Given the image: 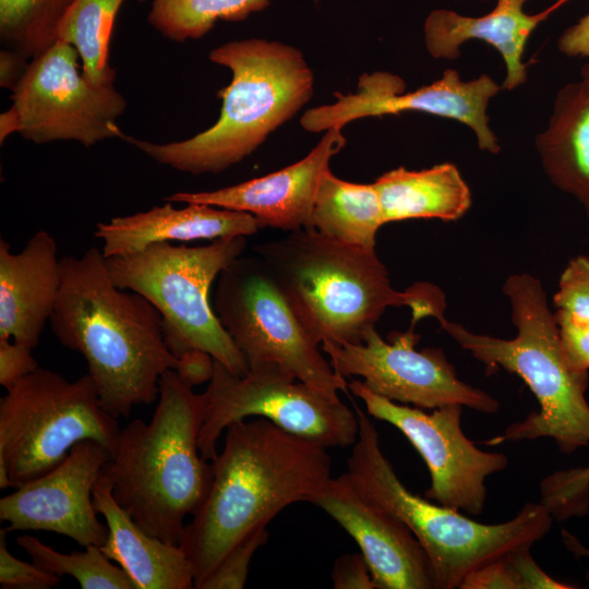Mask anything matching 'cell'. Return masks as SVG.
Wrapping results in <instances>:
<instances>
[{
    "instance_id": "22",
    "label": "cell",
    "mask_w": 589,
    "mask_h": 589,
    "mask_svg": "<svg viewBox=\"0 0 589 589\" xmlns=\"http://www.w3.org/2000/svg\"><path fill=\"white\" fill-rule=\"evenodd\" d=\"M94 505L108 527L101 551L125 572L134 589L194 588L192 565L179 544L145 532L116 502L101 474L93 491Z\"/></svg>"
},
{
    "instance_id": "9",
    "label": "cell",
    "mask_w": 589,
    "mask_h": 589,
    "mask_svg": "<svg viewBox=\"0 0 589 589\" xmlns=\"http://www.w3.org/2000/svg\"><path fill=\"white\" fill-rule=\"evenodd\" d=\"M120 431L88 373L69 381L39 366L0 399V461L14 488L52 470L81 441L100 443L112 457Z\"/></svg>"
},
{
    "instance_id": "25",
    "label": "cell",
    "mask_w": 589,
    "mask_h": 589,
    "mask_svg": "<svg viewBox=\"0 0 589 589\" xmlns=\"http://www.w3.org/2000/svg\"><path fill=\"white\" fill-rule=\"evenodd\" d=\"M313 228L341 242L375 248L384 225L380 197L373 183H353L326 170L320 181L313 213Z\"/></svg>"
},
{
    "instance_id": "42",
    "label": "cell",
    "mask_w": 589,
    "mask_h": 589,
    "mask_svg": "<svg viewBox=\"0 0 589 589\" xmlns=\"http://www.w3.org/2000/svg\"><path fill=\"white\" fill-rule=\"evenodd\" d=\"M562 537L564 544L570 551L576 555L577 557L587 556L589 557V548L584 546L573 534H570L568 531L563 530Z\"/></svg>"
},
{
    "instance_id": "41",
    "label": "cell",
    "mask_w": 589,
    "mask_h": 589,
    "mask_svg": "<svg viewBox=\"0 0 589 589\" xmlns=\"http://www.w3.org/2000/svg\"><path fill=\"white\" fill-rule=\"evenodd\" d=\"M26 58L15 50L3 48L0 52V85L11 91L27 70Z\"/></svg>"
},
{
    "instance_id": "27",
    "label": "cell",
    "mask_w": 589,
    "mask_h": 589,
    "mask_svg": "<svg viewBox=\"0 0 589 589\" xmlns=\"http://www.w3.org/2000/svg\"><path fill=\"white\" fill-rule=\"evenodd\" d=\"M269 4L271 0H153L147 21L166 38L183 43L203 37L218 21L241 22Z\"/></svg>"
},
{
    "instance_id": "2",
    "label": "cell",
    "mask_w": 589,
    "mask_h": 589,
    "mask_svg": "<svg viewBox=\"0 0 589 589\" xmlns=\"http://www.w3.org/2000/svg\"><path fill=\"white\" fill-rule=\"evenodd\" d=\"M61 274L51 329L86 360L103 408L119 419L134 406L156 401L160 376L178 360L160 312L142 294L115 285L96 247L62 257Z\"/></svg>"
},
{
    "instance_id": "36",
    "label": "cell",
    "mask_w": 589,
    "mask_h": 589,
    "mask_svg": "<svg viewBox=\"0 0 589 589\" xmlns=\"http://www.w3.org/2000/svg\"><path fill=\"white\" fill-rule=\"evenodd\" d=\"M460 589H519V584L506 555L469 573Z\"/></svg>"
},
{
    "instance_id": "34",
    "label": "cell",
    "mask_w": 589,
    "mask_h": 589,
    "mask_svg": "<svg viewBox=\"0 0 589 589\" xmlns=\"http://www.w3.org/2000/svg\"><path fill=\"white\" fill-rule=\"evenodd\" d=\"M32 350L26 344L0 339V384L5 389L39 368Z\"/></svg>"
},
{
    "instance_id": "17",
    "label": "cell",
    "mask_w": 589,
    "mask_h": 589,
    "mask_svg": "<svg viewBox=\"0 0 589 589\" xmlns=\"http://www.w3.org/2000/svg\"><path fill=\"white\" fill-rule=\"evenodd\" d=\"M310 503L353 538L376 589H435L430 560L413 533L365 497L346 473L328 479Z\"/></svg>"
},
{
    "instance_id": "21",
    "label": "cell",
    "mask_w": 589,
    "mask_h": 589,
    "mask_svg": "<svg viewBox=\"0 0 589 589\" xmlns=\"http://www.w3.org/2000/svg\"><path fill=\"white\" fill-rule=\"evenodd\" d=\"M96 227L94 236L103 240L105 257L139 252L153 243L247 237L261 229L256 218L245 212L197 203L175 208L171 202Z\"/></svg>"
},
{
    "instance_id": "20",
    "label": "cell",
    "mask_w": 589,
    "mask_h": 589,
    "mask_svg": "<svg viewBox=\"0 0 589 589\" xmlns=\"http://www.w3.org/2000/svg\"><path fill=\"white\" fill-rule=\"evenodd\" d=\"M62 283L58 244L37 231L19 253L0 240V339L37 347Z\"/></svg>"
},
{
    "instance_id": "8",
    "label": "cell",
    "mask_w": 589,
    "mask_h": 589,
    "mask_svg": "<svg viewBox=\"0 0 589 589\" xmlns=\"http://www.w3.org/2000/svg\"><path fill=\"white\" fill-rule=\"evenodd\" d=\"M245 244L242 236L202 247L160 242L106 257V263L118 288L142 294L160 312L166 342L177 358L189 349H201L241 376L248 372V363L218 321L209 290Z\"/></svg>"
},
{
    "instance_id": "29",
    "label": "cell",
    "mask_w": 589,
    "mask_h": 589,
    "mask_svg": "<svg viewBox=\"0 0 589 589\" xmlns=\"http://www.w3.org/2000/svg\"><path fill=\"white\" fill-rule=\"evenodd\" d=\"M16 542L38 567L60 578L71 576L82 589H134L125 572L113 565L98 545L64 554L32 534H22Z\"/></svg>"
},
{
    "instance_id": "5",
    "label": "cell",
    "mask_w": 589,
    "mask_h": 589,
    "mask_svg": "<svg viewBox=\"0 0 589 589\" xmlns=\"http://www.w3.org/2000/svg\"><path fill=\"white\" fill-rule=\"evenodd\" d=\"M209 59L231 72L218 92V120L183 141L153 143L117 130V137L159 164L192 175L218 173L242 161L310 100L314 75L296 47L261 38L228 41Z\"/></svg>"
},
{
    "instance_id": "44",
    "label": "cell",
    "mask_w": 589,
    "mask_h": 589,
    "mask_svg": "<svg viewBox=\"0 0 589 589\" xmlns=\"http://www.w3.org/2000/svg\"><path fill=\"white\" fill-rule=\"evenodd\" d=\"M139 1H144V0H139Z\"/></svg>"
},
{
    "instance_id": "3",
    "label": "cell",
    "mask_w": 589,
    "mask_h": 589,
    "mask_svg": "<svg viewBox=\"0 0 589 589\" xmlns=\"http://www.w3.org/2000/svg\"><path fill=\"white\" fill-rule=\"evenodd\" d=\"M299 320L317 342L361 344L389 306H409L412 322L444 314L445 296L431 284L396 290L375 248L338 241L315 229L253 247Z\"/></svg>"
},
{
    "instance_id": "32",
    "label": "cell",
    "mask_w": 589,
    "mask_h": 589,
    "mask_svg": "<svg viewBox=\"0 0 589 589\" xmlns=\"http://www.w3.org/2000/svg\"><path fill=\"white\" fill-rule=\"evenodd\" d=\"M267 526L253 530L236 544L196 589H242L255 551L266 543Z\"/></svg>"
},
{
    "instance_id": "1",
    "label": "cell",
    "mask_w": 589,
    "mask_h": 589,
    "mask_svg": "<svg viewBox=\"0 0 589 589\" xmlns=\"http://www.w3.org/2000/svg\"><path fill=\"white\" fill-rule=\"evenodd\" d=\"M323 444L290 433L265 418L231 423L223 450L212 461L208 492L179 545L196 588L224 556L284 508L310 502L330 476Z\"/></svg>"
},
{
    "instance_id": "38",
    "label": "cell",
    "mask_w": 589,
    "mask_h": 589,
    "mask_svg": "<svg viewBox=\"0 0 589 589\" xmlns=\"http://www.w3.org/2000/svg\"><path fill=\"white\" fill-rule=\"evenodd\" d=\"M177 359L175 371L192 388L212 378L214 358L208 352L201 349H189Z\"/></svg>"
},
{
    "instance_id": "35",
    "label": "cell",
    "mask_w": 589,
    "mask_h": 589,
    "mask_svg": "<svg viewBox=\"0 0 589 589\" xmlns=\"http://www.w3.org/2000/svg\"><path fill=\"white\" fill-rule=\"evenodd\" d=\"M519 589H569L574 586L560 582L549 576L533 560L530 548L513 551L506 555Z\"/></svg>"
},
{
    "instance_id": "7",
    "label": "cell",
    "mask_w": 589,
    "mask_h": 589,
    "mask_svg": "<svg viewBox=\"0 0 589 589\" xmlns=\"http://www.w3.org/2000/svg\"><path fill=\"white\" fill-rule=\"evenodd\" d=\"M354 410L359 433L345 473L365 497L413 533L430 560L435 589L459 588L472 570L513 551L531 548L549 532L553 517L542 503H527L510 520L483 524L413 494L385 457L366 411L358 406Z\"/></svg>"
},
{
    "instance_id": "30",
    "label": "cell",
    "mask_w": 589,
    "mask_h": 589,
    "mask_svg": "<svg viewBox=\"0 0 589 589\" xmlns=\"http://www.w3.org/2000/svg\"><path fill=\"white\" fill-rule=\"evenodd\" d=\"M541 502L552 517L584 515L589 507V466L557 471L540 484Z\"/></svg>"
},
{
    "instance_id": "28",
    "label": "cell",
    "mask_w": 589,
    "mask_h": 589,
    "mask_svg": "<svg viewBox=\"0 0 589 589\" xmlns=\"http://www.w3.org/2000/svg\"><path fill=\"white\" fill-rule=\"evenodd\" d=\"M73 0H0V39L5 48L34 59L57 40Z\"/></svg>"
},
{
    "instance_id": "24",
    "label": "cell",
    "mask_w": 589,
    "mask_h": 589,
    "mask_svg": "<svg viewBox=\"0 0 589 589\" xmlns=\"http://www.w3.org/2000/svg\"><path fill=\"white\" fill-rule=\"evenodd\" d=\"M384 225L413 218L456 220L471 206V192L457 167L443 163L422 170L398 167L373 182Z\"/></svg>"
},
{
    "instance_id": "40",
    "label": "cell",
    "mask_w": 589,
    "mask_h": 589,
    "mask_svg": "<svg viewBox=\"0 0 589 589\" xmlns=\"http://www.w3.org/2000/svg\"><path fill=\"white\" fill-rule=\"evenodd\" d=\"M557 47L567 57H589V13L562 33Z\"/></svg>"
},
{
    "instance_id": "16",
    "label": "cell",
    "mask_w": 589,
    "mask_h": 589,
    "mask_svg": "<svg viewBox=\"0 0 589 589\" xmlns=\"http://www.w3.org/2000/svg\"><path fill=\"white\" fill-rule=\"evenodd\" d=\"M110 459V452L100 443L79 442L52 470L1 497L0 519L8 524L7 531H49L81 546H101L108 527L97 517L93 491Z\"/></svg>"
},
{
    "instance_id": "19",
    "label": "cell",
    "mask_w": 589,
    "mask_h": 589,
    "mask_svg": "<svg viewBox=\"0 0 589 589\" xmlns=\"http://www.w3.org/2000/svg\"><path fill=\"white\" fill-rule=\"evenodd\" d=\"M564 1L496 0L495 8L479 17L434 10L424 22L426 50L436 59H456L464 43L483 40L502 56L506 67L502 88L512 91L527 80L521 59L530 35Z\"/></svg>"
},
{
    "instance_id": "33",
    "label": "cell",
    "mask_w": 589,
    "mask_h": 589,
    "mask_svg": "<svg viewBox=\"0 0 589 589\" xmlns=\"http://www.w3.org/2000/svg\"><path fill=\"white\" fill-rule=\"evenodd\" d=\"M7 529L0 530V586L4 589H50L60 584V577L34 563L12 555L7 546Z\"/></svg>"
},
{
    "instance_id": "14",
    "label": "cell",
    "mask_w": 589,
    "mask_h": 589,
    "mask_svg": "<svg viewBox=\"0 0 589 589\" xmlns=\"http://www.w3.org/2000/svg\"><path fill=\"white\" fill-rule=\"evenodd\" d=\"M370 417L398 429L421 455L431 476L425 497L470 516L483 512L485 480L504 470L508 458L503 453L485 452L462 431V406L448 405L431 412L392 401L370 390L362 381L348 383Z\"/></svg>"
},
{
    "instance_id": "12",
    "label": "cell",
    "mask_w": 589,
    "mask_h": 589,
    "mask_svg": "<svg viewBox=\"0 0 589 589\" xmlns=\"http://www.w3.org/2000/svg\"><path fill=\"white\" fill-rule=\"evenodd\" d=\"M79 58L57 39L32 59L0 116L1 143L13 132L36 144L76 141L86 147L117 137L127 100L112 84H91L79 72Z\"/></svg>"
},
{
    "instance_id": "23",
    "label": "cell",
    "mask_w": 589,
    "mask_h": 589,
    "mask_svg": "<svg viewBox=\"0 0 589 589\" xmlns=\"http://www.w3.org/2000/svg\"><path fill=\"white\" fill-rule=\"evenodd\" d=\"M536 147L549 179L578 200L589 217V85L585 81L558 91Z\"/></svg>"
},
{
    "instance_id": "6",
    "label": "cell",
    "mask_w": 589,
    "mask_h": 589,
    "mask_svg": "<svg viewBox=\"0 0 589 589\" xmlns=\"http://www.w3.org/2000/svg\"><path fill=\"white\" fill-rule=\"evenodd\" d=\"M503 291L517 328L512 339L469 332L444 314L436 318L462 349L488 369H503L518 375L538 400V411L510 424L486 443L498 445L550 437L564 454L588 446V371L570 361L541 281L530 274H514L505 280Z\"/></svg>"
},
{
    "instance_id": "10",
    "label": "cell",
    "mask_w": 589,
    "mask_h": 589,
    "mask_svg": "<svg viewBox=\"0 0 589 589\" xmlns=\"http://www.w3.org/2000/svg\"><path fill=\"white\" fill-rule=\"evenodd\" d=\"M212 306L248 368L278 364L334 400L348 392L257 255H240L219 274Z\"/></svg>"
},
{
    "instance_id": "13",
    "label": "cell",
    "mask_w": 589,
    "mask_h": 589,
    "mask_svg": "<svg viewBox=\"0 0 589 589\" xmlns=\"http://www.w3.org/2000/svg\"><path fill=\"white\" fill-rule=\"evenodd\" d=\"M411 322L406 332L390 334V342L371 328L361 344L324 341L335 372L356 375L373 393L402 405L433 410L460 405L484 413H495L498 401L490 394L461 381L440 348H416L420 335Z\"/></svg>"
},
{
    "instance_id": "37",
    "label": "cell",
    "mask_w": 589,
    "mask_h": 589,
    "mask_svg": "<svg viewBox=\"0 0 589 589\" xmlns=\"http://www.w3.org/2000/svg\"><path fill=\"white\" fill-rule=\"evenodd\" d=\"M332 580L335 589H376L361 553L339 556L333 566Z\"/></svg>"
},
{
    "instance_id": "39",
    "label": "cell",
    "mask_w": 589,
    "mask_h": 589,
    "mask_svg": "<svg viewBox=\"0 0 589 589\" xmlns=\"http://www.w3.org/2000/svg\"><path fill=\"white\" fill-rule=\"evenodd\" d=\"M565 350L580 370H589V327L557 322Z\"/></svg>"
},
{
    "instance_id": "18",
    "label": "cell",
    "mask_w": 589,
    "mask_h": 589,
    "mask_svg": "<svg viewBox=\"0 0 589 589\" xmlns=\"http://www.w3.org/2000/svg\"><path fill=\"white\" fill-rule=\"evenodd\" d=\"M345 144L341 129L332 128L304 158L280 170L214 191L177 192L165 200L245 212L260 228L314 229L312 213L321 178Z\"/></svg>"
},
{
    "instance_id": "11",
    "label": "cell",
    "mask_w": 589,
    "mask_h": 589,
    "mask_svg": "<svg viewBox=\"0 0 589 589\" xmlns=\"http://www.w3.org/2000/svg\"><path fill=\"white\" fill-rule=\"evenodd\" d=\"M203 395L199 448L209 462L217 456L216 444L223 431L251 417L265 418L326 447H347L358 438L356 410L316 392L278 364L249 368L240 376L214 359V372Z\"/></svg>"
},
{
    "instance_id": "31",
    "label": "cell",
    "mask_w": 589,
    "mask_h": 589,
    "mask_svg": "<svg viewBox=\"0 0 589 589\" xmlns=\"http://www.w3.org/2000/svg\"><path fill=\"white\" fill-rule=\"evenodd\" d=\"M553 305L556 322L589 327V257L579 255L567 263Z\"/></svg>"
},
{
    "instance_id": "4",
    "label": "cell",
    "mask_w": 589,
    "mask_h": 589,
    "mask_svg": "<svg viewBox=\"0 0 589 589\" xmlns=\"http://www.w3.org/2000/svg\"><path fill=\"white\" fill-rule=\"evenodd\" d=\"M204 407L203 393H194L175 370L166 371L151 420L135 419L121 429L100 473L137 526L175 544L212 482V462L199 448Z\"/></svg>"
},
{
    "instance_id": "26",
    "label": "cell",
    "mask_w": 589,
    "mask_h": 589,
    "mask_svg": "<svg viewBox=\"0 0 589 589\" xmlns=\"http://www.w3.org/2000/svg\"><path fill=\"white\" fill-rule=\"evenodd\" d=\"M123 1L73 0L59 24L57 39L77 50L82 74L91 84H112L116 77L109 62V45Z\"/></svg>"
},
{
    "instance_id": "15",
    "label": "cell",
    "mask_w": 589,
    "mask_h": 589,
    "mask_svg": "<svg viewBox=\"0 0 589 589\" xmlns=\"http://www.w3.org/2000/svg\"><path fill=\"white\" fill-rule=\"evenodd\" d=\"M500 88L486 74L462 81L456 70L448 69L435 82L405 93V82L399 76L385 72L364 73L356 93H335V103L309 109L300 124L305 131L318 133L332 128L342 129L361 118L418 111L466 124L473 130L480 149L497 154L501 147L489 125L486 109Z\"/></svg>"
},
{
    "instance_id": "43",
    "label": "cell",
    "mask_w": 589,
    "mask_h": 589,
    "mask_svg": "<svg viewBox=\"0 0 589 589\" xmlns=\"http://www.w3.org/2000/svg\"><path fill=\"white\" fill-rule=\"evenodd\" d=\"M581 80L589 85V62L581 68Z\"/></svg>"
}]
</instances>
